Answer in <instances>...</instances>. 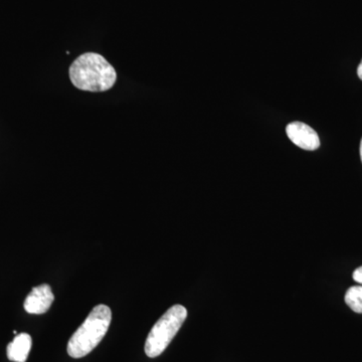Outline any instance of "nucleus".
Returning a JSON list of instances; mask_svg holds the SVG:
<instances>
[{"instance_id": "1", "label": "nucleus", "mask_w": 362, "mask_h": 362, "mask_svg": "<svg viewBox=\"0 0 362 362\" xmlns=\"http://www.w3.org/2000/svg\"><path fill=\"white\" fill-rule=\"evenodd\" d=\"M71 83L88 92H105L115 85L117 74L103 56L87 52L74 61L70 68Z\"/></svg>"}, {"instance_id": "2", "label": "nucleus", "mask_w": 362, "mask_h": 362, "mask_svg": "<svg viewBox=\"0 0 362 362\" xmlns=\"http://www.w3.org/2000/svg\"><path fill=\"white\" fill-rule=\"evenodd\" d=\"M112 312L107 305L94 307L82 325L74 333L68 343V354L82 358L96 349L110 327Z\"/></svg>"}, {"instance_id": "3", "label": "nucleus", "mask_w": 362, "mask_h": 362, "mask_svg": "<svg viewBox=\"0 0 362 362\" xmlns=\"http://www.w3.org/2000/svg\"><path fill=\"white\" fill-rule=\"evenodd\" d=\"M187 317V308L182 305H175L169 308L150 330L145 342L146 356L156 358L163 354L177 334Z\"/></svg>"}, {"instance_id": "4", "label": "nucleus", "mask_w": 362, "mask_h": 362, "mask_svg": "<svg viewBox=\"0 0 362 362\" xmlns=\"http://www.w3.org/2000/svg\"><path fill=\"white\" fill-rule=\"evenodd\" d=\"M288 137L295 145L308 151H314L320 147V139L316 131L302 122H293L286 128Z\"/></svg>"}, {"instance_id": "5", "label": "nucleus", "mask_w": 362, "mask_h": 362, "mask_svg": "<svg viewBox=\"0 0 362 362\" xmlns=\"http://www.w3.org/2000/svg\"><path fill=\"white\" fill-rule=\"evenodd\" d=\"M54 300L51 286L42 284L33 288L26 297L23 306L28 313L44 314L51 308Z\"/></svg>"}, {"instance_id": "6", "label": "nucleus", "mask_w": 362, "mask_h": 362, "mask_svg": "<svg viewBox=\"0 0 362 362\" xmlns=\"http://www.w3.org/2000/svg\"><path fill=\"white\" fill-rule=\"evenodd\" d=\"M33 340L28 333L16 335L13 341L7 345V358L14 362H25L32 349Z\"/></svg>"}, {"instance_id": "7", "label": "nucleus", "mask_w": 362, "mask_h": 362, "mask_svg": "<svg viewBox=\"0 0 362 362\" xmlns=\"http://www.w3.org/2000/svg\"><path fill=\"white\" fill-rule=\"evenodd\" d=\"M345 303L352 311L362 314V286H352L347 290Z\"/></svg>"}, {"instance_id": "8", "label": "nucleus", "mask_w": 362, "mask_h": 362, "mask_svg": "<svg viewBox=\"0 0 362 362\" xmlns=\"http://www.w3.org/2000/svg\"><path fill=\"white\" fill-rule=\"evenodd\" d=\"M352 277H354V280L356 281V282L362 285V266L359 267V268H357L356 270L354 272Z\"/></svg>"}, {"instance_id": "9", "label": "nucleus", "mask_w": 362, "mask_h": 362, "mask_svg": "<svg viewBox=\"0 0 362 362\" xmlns=\"http://www.w3.org/2000/svg\"><path fill=\"white\" fill-rule=\"evenodd\" d=\"M357 75H358L359 78L362 81V61L359 64L358 68H357Z\"/></svg>"}, {"instance_id": "10", "label": "nucleus", "mask_w": 362, "mask_h": 362, "mask_svg": "<svg viewBox=\"0 0 362 362\" xmlns=\"http://www.w3.org/2000/svg\"><path fill=\"white\" fill-rule=\"evenodd\" d=\"M361 161H362V139H361Z\"/></svg>"}]
</instances>
